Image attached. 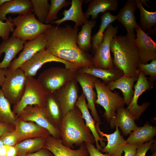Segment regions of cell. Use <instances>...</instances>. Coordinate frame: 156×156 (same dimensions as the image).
Wrapping results in <instances>:
<instances>
[{
	"label": "cell",
	"instance_id": "obj_1",
	"mask_svg": "<svg viewBox=\"0 0 156 156\" xmlns=\"http://www.w3.org/2000/svg\"><path fill=\"white\" fill-rule=\"evenodd\" d=\"M78 28L52 25L44 34L45 50L54 56L80 68L94 66L93 56L82 51L77 44Z\"/></svg>",
	"mask_w": 156,
	"mask_h": 156
},
{
	"label": "cell",
	"instance_id": "obj_2",
	"mask_svg": "<svg viewBox=\"0 0 156 156\" xmlns=\"http://www.w3.org/2000/svg\"><path fill=\"white\" fill-rule=\"evenodd\" d=\"M62 143L71 148L83 143L93 144L94 138L85 123L79 108H74L62 116L58 127Z\"/></svg>",
	"mask_w": 156,
	"mask_h": 156
},
{
	"label": "cell",
	"instance_id": "obj_3",
	"mask_svg": "<svg viewBox=\"0 0 156 156\" xmlns=\"http://www.w3.org/2000/svg\"><path fill=\"white\" fill-rule=\"evenodd\" d=\"M110 48L114 55V65L122 70L126 76L138 77L139 53L127 35L115 36L111 41Z\"/></svg>",
	"mask_w": 156,
	"mask_h": 156
},
{
	"label": "cell",
	"instance_id": "obj_4",
	"mask_svg": "<svg viewBox=\"0 0 156 156\" xmlns=\"http://www.w3.org/2000/svg\"><path fill=\"white\" fill-rule=\"evenodd\" d=\"M16 28L12 36L23 40H30L44 34L51 25L41 23L32 12L18 15L12 19Z\"/></svg>",
	"mask_w": 156,
	"mask_h": 156
},
{
	"label": "cell",
	"instance_id": "obj_5",
	"mask_svg": "<svg viewBox=\"0 0 156 156\" xmlns=\"http://www.w3.org/2000/svg\"><path fill=\"white\" fill-rule=\"evenodd\" d=\"M80 68L51 67L42 72L37 79L47 93L54 92L74 79Z\"/></svg>",
	"mask_w": 156,
	"mask_h": 156
},
{
	"label": "cell",
	"instance_id": "obj_6",
	"mask_svg": "<svg viewBox=\"0 0 156 156\" xmlns=\"http://www.w3.org/2000/svg\"><path fill=\"white\" fill-rule=\"evenodd\" d=\"M94 85L97 94L95 103L103 107L104 116L109 123L116 116L118 109L125 104L124 100L119 94L112 92L107 84L97 78L95 80Z\"/></svg>",
	"mask_w": 156,
	"mask_h": 156
},
{
	"label": "cell",
	"instance_id": "obj_7",
	"mask_svg": "<svg viewBox=\"0 0 156 156\" xmlns=\"http://www.w3.org/2000/svg\"><path fill=\"white\" fill-rule=\"evenodd\" d=\"M47 93L37 79L33 77L26 76L24 93L19 102L14 105L13 112L17 118L28 105L44 107Z\"/></svg>",
	"mask_w": 156,
	"mask_h": 156
},
{
	"label": "cell",
	"instance_id": "obj_8",
	"mask_svg": "<svg viewBox=\"0 0 156 156\" xmlns=\"http://www.w3.org/2000/svg\"><path fill=\"white\" fill-rule=\"evenodd\" d=\"M5 69V79L1 89L10 103L16 104L24 93L26 76L19 68L13 71Z\"/></svg>",
	"mask_w": 156,
	"mask_h": 156
},
{
	"label": "cell",
	"instance_id": "obj_9",
	"mask_svg": "<svg viewBox=\"0 0 156 156\" xmlns=\"http://www.w3.org/2000/svg\"><path fill=\"white\" fill-rule=\"evenodd\" d=\"M118 31L117 26L110 24L105 30L103 40L94 52L93 56L94 66L96 68L107 69L114 65L110 53V44L112 40Z\"/></svg>",
	"mask_w": 156,
	"mask_h": 156
},
{
	"label": "cell",
	"instance_id": "obj_10",
	"mask_svg": "<svg viewBox=\"0 0 156 156\" xmlns=\"http://www.w3.org/2000/svg\"><path fill=\"white\" fill-rule=\"evenodd\" d=\"M52 62L62 63L66 68H80L76 65L56 57L45 49L42 50L36 53L29 59L24 63L20 68L24 72L26 76L34 77L44 64Z\"/></svg>",
	"mask_w": 156,
	"mask_h": 156
},
{
	"label": "cell",
	"instance_id": "obj_11",
	"mask_svg": "<svg viewBox=\"0 0 156 156\" xmlns=\"http://www.w3.org/2000/svg\"><path fill=\"white\" fill-rule=\"evenodd\" d=\"M17 117L24 121L34 122L47 130L52 136L60 138L59 129L52 124L44 107L38 105H28Z\"/></svg>",
	"mask_w": 156,
	"mask_h": 156
},
{
	"label": "cell",
	"instance_id": "obj_12",
	"mask_svg": "<svg viewBox=\"0 0 156 156\" xmlns=\"http://www.w3.org/2000/svg\"><path fill=\"white\" fill-rule=\"evenodd\" d=\"M134 87V91L133 97L126 109L135 120L139 119L142 114L150 105V103L147 102L139 105L138 101L139 97L143 93L153 87V84L142 72L139 71L137 81Z\"/></svg>",
	"mask_w": 156,
	"mask_h": 156
},
{
	"label": "cell",
	"instance_id": "obj_13",
	"mask_svg": "<svg viewBox=\"0 0 156 156\" xmlns=\"http://www.w3.org/2000/svg\"><path fill=\"white\" fill-rule=\"evenodd\" d=\"M136 34L133 43L139 53L140 63L146 64L156 60V42L138 24L135 29Z\"/></svg>",
	"mask_w": 156,
	"mask_h": 156
},
{
	"label": "cell",
	"instance_id": "obj_14",
	"mask_svg": "<svg viewBox=\"0 0 156 156\" xmlns=\"http://www.w3.org/2000/svg\"><path fill=\"white\" fill-rule=\"evenodd\" d=\"M77 83L75 78L54 92L60 104L62 116L75 106L78 98Z\"/></svg>",
	"mask_w": 156,
	"mask_h": 156
},
{
	"label": "cell",
	"instance_id": "obj_15",
	"mask_svg": "<svg viewBox=\"0 0 156 156\" xmlns=\"http://www.w3.org/2000/svg\"><path fill=\"white\" fill-rule=\"evenodd\" d=\"M96 77L90 75L79 72L75 78L81 86L86 99L87 105L90 110L92 116L96 122V125L101 124V119L95 106L97 94L94 90V82Z\"/></svg>",
	"mask_w": 156,
	"mask_h": 156
},
{
	"label": "cell",
	"instance_id": "obj_16",
	"mask_svg": "<svg viewBox=\"0 0 156 156\" xmlns=\"http://www.w3.org/2000/svg\"><path fill=\"white\" fill-rule=\"evenodd\" d=\"M46 41L44 34L34 39L26 42L23 51L18 57L11 63L9 70L13 71L19 68L25 62L31 58L35 54L42 50L45 49Z\"/></svg>",
	"mask_w": 156,
	"mask_h": 156
},
{
	"label": "cell",
	"instance_id": "obj_17",
	"mask_svg": "<svg viewBox=\"0 0 156 156\" xmlns=\"http://www.w3.org/2000/svg\"><path fill=\"white\" fill-rule=\"evenodd\" d=\"M137 8L135 0H128L116 16V20L125 28L126 35L133 42L136 37L135 29L138 24L135 16Z\"/></svg>",
	"mask_w": 156,
	"mask_h": 156
},
{
	"label": "cell",
	"instance_id": "obj_18",
	"mask_svg": "<svg viewBox=\"0 0 156 156\" xmlns=\"http://www.w3.org/2000/svg\"><path fill=\"white\" fill-rule=\"evenodd\" d=\"M15 131L19 143L26 139L37 138H47L50 134L48 131L34 122L23 120L17 117L14 123Z\"/></svg>",
	"mask_w": 156,
	"mask_h": 156
},
{
	"label": "cell",
	"instance_id": "obj_19",
	"mask_svg": "<svg viewBox=\"0 0 156 156\" xmlns=\"http://www.w3.org/2000/svg\"><path fill=\"white\" fill-rule=\"evenodd\" d=\"M79 149L74 150L64 145L60 138L50 135L46 138L44 148L48 150L54 156H88L89 153L84 142Z\"/></svg>",
	"mask_w": 156,
	"mask_h": 156
},
{
	"label": "cell",
	"instance_id": "obj_20",
	"mask_svg": "<svg viewBox=\"0 0 156 156\" xmlns=\"http://www.w3.org/2000/svg\"><path fill=\"white\" fill-rule=\"evenodd\" d=\"M26 42L12 36L8 40L3 41L0 44V57L3 53L5 55L3 60L0 62V68L9 67L16 54L23 49Z\"/></svg>",
	"mask_w": 156,
	"mask_h": 156
},
{
	"label": "cell",
	"instance_id": "obj_21",
	"mask_svg": "<svg viewBox=\"0 0 156 156\" xmlns=\"http://www.w3.org/2000/svg\"><path fill=\"white\" fill-rule=\"evenodd\" d=\"M75 106L78 107L82 114V117L85 120L86 124L90 129L96 143V148L101 151L106 146L104 141L106 139L101 137L98 133L96 128L95 121L91 115L88 107L85 96L82 92L77 101Z\"/></svg>",
	"mask_w": 156,
	"mask_h": 156
},
{
	"label": "cell",
	"instance_id": "obj_22",
	"mask_svg": "<svg viewBox=\"0 0 156 156\" xmlns=\"http://www.w3.org/2000/svg\"><path fill=\"white\" fill-rule=\"evenodd\" d=\"M83 0H72L71 6L68 10H64L62 18L57 19L51 24H55L59 26L62 23L67 21H73L75 23L74 27L78 28L88 21L83 11L82 5Z\"/></svg>",
	"mask_w": 156,
	"mask_h": 156
},
{
	"label": "cell",
	"instance_id": "obj_23",
	"mask_svg": "<svg viewBox=\"0 0 156 156\" xmlns=\"http://www.w3.org/2000/svg\"><path fill=\"white\" fill-rule=\"evenodd\" d=\"M116 128L114 132L110 134L104 133L101 130L98 131L101 137L106 138L107 142V145L103 148L101 152L107 153L109 156H122L123 147L127 143L121 135L118 127L116 126Z\"/></svg>",
	"mask_w": 156,
	"mask_h": 156
},
{
	"label": "cell",
	"instance_id": "obj_24",
	"mask_svg": "<svg viewBox=\"0 0 156 156\" xmlns=\"http://www.w3.org/2000/svg\"><path fill=\"white\" fill-rule=\"evenodd\" d=\"M109 123L112 128L116 126L119 127L125 136L129 134L138 127L132 116L124 107L118 109L116 116L111 119Z\"/></svg>",
	"mask_w": 156,
	"mask_h": 156
},
{
	"label": "cell",
	"instance_id": "obj_25",
	"mask_svg": "<svg viewBox=\"0 0 156 156\" xmlns=\"http://www.w3.org/2000/svg\"><path fill=\"white\" fill-rule=\"evenodd\" d=\"M33 11L31 0H10L0 7V20L7 21L6 16L8 14L21 15Z\"/></svg>",
	"mask_w": 156,
	"mask_h": 156
},
{
	"label": "cell",
	"instance_id": "obj_26",
	"mask_svg": "<svg viewBox=\"0 0 156 156\" xmlns=\"http://www.w3.org/2000/svg\"><path fill=\"white\" fill-rule=\"evenodd\" d=\"M79 72L100 78L107 85L124 75L123 71L114 66L112 68L107 69L98 68L94 66L81 68L79 69Z\"/></svg>",
	"mask_w": 156,
	"mask_h": 156
},
{
	"label": "cell",
	"instance_id": "obj_27",
	"mask_svg": "<svg viewBox=\"0 0 156 156\" xmlns=\"http://www.w3.org/2000/svg\"><path fill=\"white\" fill-rule=\"evenodd\" d=\"M118 6L117 0H91L84 14L87 18L91 16V20H96L99 13H104L108 11H116Z\"/></svg>",
	"mask_w": 156,
	"mask_h": 156
},
{
	"label": "cell",
	"instance_id": "obj_28",
	"mask_svg": "<svg viewBox=\"0 0 156 156\" xmlns=\"http://www.w3.org/2000/svg\"><path fill=\"white\" fill-rule=\"evenodd\" d=\"M138 77H129L124 75L118 79L110 82L107 85L111 90L115 89L120 90L123 93L125 103L128 105L133 97L134 94L133 87Z\"/></svg>",
	"mask_w": 156,
	"mask_h": 156
},
{
	"label": "cell",
	"instance_id": "obj_29",
	"mask_svg": "<svg viewBox=\"0 0 156 156\" xmlns=\"http://www.w3.org/2000/svg\"><path fill=\"white\" fill-rule=\"evenodd\" d=\"M156 135L155 127L146 123L142 127H137L129 134L126 141L128 143L139 145L153 140Z\"/></svg>",
	"mask_w": 156,
	"mask_h": 156
},
{
	"label": "cell",
	"instance_id": "obj_30",
	"mask_svg": "<svg viewBox=\"0 0 156 156\" xmlns=\"http://www.w3.org/2000/svg\"><path fill=\"white\" fill-rule=\"evenodd\" d=\"M44 107L52 124L58 129L62 116L60 104L54 92L47 93Z\"/></svg>",
	"mask_w": 156,
	"mask_h": 156
},
{
	"label": "cell",
	"instance_id": "obj_31",
	"mask_svg": "<svg viewBox=\"0 0 156 156\" xmlns=\"http://www.w3.org/2000/svg\"><path fill=\"white\" fill-rule=\"evenodd\" d=\"M96 23V20H89L82 25L80 31L78 34L77 44L79 48L83 52L89 53L92 49V31Z\"/></svg>",
	"mask_w": 156,
	"mask_h": 156
},
{
	"label": "cell",
	"instance_id": "obj_32",
	"mask_svg": "<svg viewBox=\"0 0 156 156\" xmlns=\"http://www.w3.org/2000/svg\"><path fill=\"white\" fill-rule=\"evenodd\" d=\"M135 1L137 8L140 11V28L148 34L155 31L156 26V12H150L146 10L140 0H135Z\"/></svg>",
	"mask_w": 156,
	"mask_h": 156
},
{
	"label": "cell",
	"instance_id": "obj_33",
	"mask_svg": "<svg viewBox=\"0 0 156 156\" xmlns=\"http://www.w3.org/2000/svg\"><path fill=\"white\" fill-rule=\"evenodd\" d=\"M46 138H37L25 140L15 146L18 156H22L34 153L44 148Z\"/></svg>",
	"mask_w": 156,
	"mask_h": 156
},
{
	"label": "cell",
	"instance_id": "obj_34",
	"mask_svg": "<svg viewBox=\"0 0 156 156\" xmlns=\"http://www.w3.org/2000/svg\"><path fill=\"white\" fill-rule=\"evenodd\" d=\"M101 19L99 29L91 38L92 49L94 52L102 42L104 32L108 26L116 20V16L108 11L103 14L101 17Z\"/></svg>",
	"mask_w": 156,
	"mask_h": 156
},
{
	"label": "cell",
	"instance_id": "obj_35",
	"mask_svg": "<svg viewBox=\"0 0 156 156\" xmlns=\"http://www.w3.org/2000/svg\"><path fill=\"white\" fill-rule=\"evenodd\" d=\"M17 117L11 108V103L0 89V123L14 125Z\"/></svg>",
	"mask_w": 156,
	"mask_h": 156
},
{
	"label": "cell",
	"instance_id": "obj_36",
	"mask_svg": "<svg viewBox=\"0 0 156 156\" xmlns=\"http://www.w3.org/2000/svg\"><path fill=\"white\" fill-rule=\"evenodd\" d=\"M33 11L38 18V21L45 24L48 16L50 4L48 0H31Z\"/></svg>",
	"mask_w": 156,
	"mask_h": 156
},
{
	"label": "cell",
	"instance_id": "obj_37",
	"mask_svg": "<svg viewBox=\"0 0 156 156\" xmlns=\"http://www.w3.org/2000/svg\"><path fill=\"white\" fill-rule=\"evenodd\" d=\"M71 4V1L66 0H51L49 13L45 24H51L57 20L59 12Z\"/></svg>",
	"mask_w": 156,
	"mask_h": 156
},
{
	"label": "cell",
	"instance_id": "obj_38",
	"mask_svg": "<svg viewBox=\"0 0 156 156\" xmlns=\"http://www.w3.org/2000/svg\"><path fill=\"white\" fill-rule=\"evenodd\" d=\"M138 70L139 71L142 72L145 76H149L151 80H155L156 79V60H152L149 64L139 63Z\"/></svg>",
	"mask_w": 156,
	"mask_h": 156
},
{
	"label": "cell",
	"instance_id": "obj_39",
	"mask_svg": "<svg viewBox=\"0 0 156 156\" xmlns=\"http://www.w3.org/2000/svg\"><path fill=\"white\" fill-rule=\"evenodd\" d=\"M5 22H3L0 20V37L3 41L8 40L9 38L10 33L14 30V24L12 23V19L9 17Z\"/></svg>",
	"mask_w": 156,
	"mask_h": 156
},
{
	"label": "cell",
	"instance_id": "obj_40",
	"mask_svg": "<svg viewBox=\"0 0 156 156\" xmlns=\"http://www.w3.org/2000/svg\"><path fill=\"white\" fill-rule=\"evenodd\" d=\"M1 137L4 144L15 146L19 143L18 135L15 130L5 133Z\"/></svg>",
	"mask_w": 156,
	"mask_h": 156
},
{
	"label": "cell",
	"instance_id": "obj_41",
	"mask_svg": "<svg viewBox=\"0 0 156 156\" xmlns=\"http://www.w3.org/2000/svg\"><path fill=\"white\" fill-rule=\"evenodd\" d=\"M155 142V140L153 139L148 142L139 144L135 156H146L147 151Z\"/></svg>",
	"mask_w": 156,
	"mask_h": 156
},
{
	"label": "cell",
	"instance_id": "obj_42",
	"mask_svg": "<svg viewBox=\"0 0 156 156\" xmlns=\"http://www.w3.org/2000/svg\"><path fill=\"white\" fill-rule=\"evenodd\" d=\"M138 146L139 144H125L123 148L124 156H135Z\"/></svg>",
	"mask_w": 156,
	"mask_h": 156
},
{
	"label": "cell",
	"instance_id": "obj_43",
	"mask_svg": "<svg viewBox=\"0 0 156 156\" xmlns=\"http://www.w3.org/2000/svg\"><path fill=\"white\" fill-rule=\"evenodd\" d=\"M85 143L90 156H109L107 153L103 154L98 150L93 144Z\"/></svg>",
	"mask_w": 156,
	"mask_h": 156
},
{
	"label": "cell",
	"instance_id": "obj_44",
	"mask_svg": "<svg viewBox=\"0 0 156 156\" xmlns=\"http://www.w3.org/2000/svg\"><path fill=\"white\" fill-rule=\"evenodd\" d=\"M22 156H54L48 150L43 148L37 152Z\"/></svg>",
	"mask_w": 156,
	"mask_h": 156
},
{
	"label": "cell",
	"instance_id": "obj_45",
	"mask_svg": "<svg viewBox=\"0 0 156 156\" xmlns=\"http://www.w3.org/2000/svg\"><path fill=\"white\" fill-rule=\"evenodd\" d=\"M15 129L14 125L0 123V137L6 132L14 130Z\"/></svg>",
	"mask_w": 156,
	"mask_h": 156
},
{
	"label": "cell",
	"instance_id": "obj_46",
	"mask_svg": "<svg viewBox=\"0 0 156 156\" xmlns=\"http://www.w3.org/2000/svg\"><path fill=\"white\" fill-rule=\"evenodd\" d=\"M17 150L15 146H8L6 156H17Z\"/></svg>",
	"mask_w": 156,
	"mask_h": 156
},
{
	"label": "cell",
	"instance_id": "obj_47",
	"mask_svg": "<svg viewBox=\"0 0 156 156\" xmlns=\"http://www.w3.org/2000/svg\"><path fill=\"white\" fill-rule=\"evenodd\" d=\"M5 78V69L0 68V87L3 85Z\"/></svg>",
	"mask_w": 156,
	"mask_h": 156
},
{
	"label": "cell",
	"instance_id": "obj_48",
	"mask_svg": "<svg viewBox=\"0 0 156 156\" xmlns=\"http://www.w3.org/2000/svg\"><path fill=\"white\" fill-rule=\"evenodd\" d=\"M8 146L3 144L0 148V156H6Z\"/></svg>",
	"mask_w": 156,
	"mask_h": 156
},
{
	"label": "cell",
	"instance_id": "obj_49",
	"mask_svg": "<svg viewBox=\"0 0 156 156\" xmlns=\"http://www.w3.org/2000/svg\"><path fill=\"white\" fill-rule=\"evenodd\" d=\"M10 0H0V7L5 3L9 1Z\"/></svg>",
	"mask_w": 156,
	"mask_h": 156
},
{
	"label": "cell",
	"instance_id": "obj_50",
	"mask_svg": "<svg viewBox=\"0 0 156 156\" xmlns=\"http://www.w3.org/2000/svg\"><path fill=\"white\" fill-rule=\"evenodd\" d=\"M4 144L3 141L1 137H0V148Z\"/></svg>",
	"mask_w": 156,
	"mask_h": 156
},
{
	"label": "cell",
	"instance_id": "obj_51",
	"mask_svg": "<svg viewBox=\"0 0 156 156\" xmlns=\"http://www.w3.org/2000/svg\"><path fill=\"white\" fill-rule=\"evenodd\" d=\"M150 156H156V152H155L153 153V154Z\"/></svg>",
	"mask_w": 156,
	"mask_h": 156
}]
</instances>
